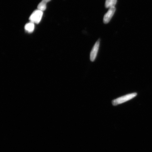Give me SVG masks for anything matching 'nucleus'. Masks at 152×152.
<instances>
[{"label": "nucleus", "instance_id": "nucleus-3", "mask_svg": "<svg viewBox=\"0 0 152 152\" xmlns=\"http://www.w3.org/2000/svg\"><path fill=\"white\" fill-rule=\"evenodd\" d=\"M100 40L98 39L95 43L91 51L90 54V59L91 62H94L98 54L100 45Z\"/></svg>", "mask_w": 152, "mask_h": 152}, {"label": "nucleus", "instance_id": "nucleus-6", "mask_svg": "<svg viewBox=\"0 0 152 152\" xmlns=\"http://www.w3.org/2000/svg\"><path fill=\"white\" fill-rule=\"evenodd\" d=\"M117 2V0H106L105 7L106 8L109 9L112 7H115Z\"/></svg>", "mask_w": 152, "mask_h": 152}, {"label": "nucleus", "instance_id": "nucleus-7", "mask_svg": "<svg viewBox=\"0 0 152 152\" xmlns=\"http://www.w3.org/2000/svg\"><path fill=\"white\" fill-rule=\"evenodd\" d=\"M47 4L42 1L38 5L37 9L43 11L46 10L47 7Z\"/></svg>", "mask_w": 152, "mask_h": 152}, {"label": "nucleus", "instance_id": "nucleus-1", "mask_svg": "<svg viewBox=\"0 0 152 152\" xmlns=\"http://www.w3.org/2000/svg\"><path fill=\"white\" fill-rule=\"evenodd\" d=\"M137 95V93H133L124 95L112 101V104L114 106L122 104L133 99V98L135 97Z\"/></svg>", "mask_w": 152, "mask_h": 152}, {"label": "nucleus", "instance_id": "nucleus-4", "mask_svg": "<svg viewBox=\"0 0 152 152\" xmlns=\"http://www.w3.org/2000/svg\"><path fill=\"white\" fill-rule=\"evenodd\" d=\"M115 7H112L109 9L107 13L104 15L103 21L104 23L107 24L111 20L115 12Z\"/></svg>", "mask_w": 152, "mask_h": 152}, {"label": "nucleus", "instance_id": "nucleus-2", "mask_svg": "<svg viewBox=\"0 0 152 152\" xmlns=\"http://www.w3.org/2000/svg\"><path fill=\"white\" fill-rule=\"evenodd\" d=\"M43 11L39 9L34 11L29 17V20L30 22L34 23L39 24L42 18Z\"/></svg>", "mask_w": 152, "mask_h": 152}, {"label": "nucleus", "instance_id": "nucleus-5", "mask_svg": "<svg viewBox=\"0 0 152 152\" xmlns=\"http://www.w3.org/2000/svg\"><path fill=\"white\" fill-rule=\"evenodd\" d=\"M26 31L28 33H31L34 31L35 29V25L31 22L28 23L26 24L24 27Z\"/></svg>", "mask_w": 152, "mask_h": 152}, {"label": "nucleus", "instance_id": "nucleus-8", "mask_svg": "<svg viewBox=\"0 0 152 152\" xmlns=\"http://www.w3.org/2000/svg\"><path fill=\"white\" fill-rule=\"evenodd\" d=\"M51 1V0H42V1L47 4L48 2L50 1Z\"/></svg>", "mask_w": 152, "mask_h": 152}]
</instances>
